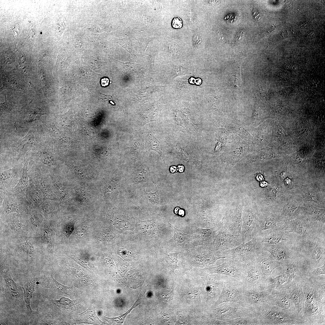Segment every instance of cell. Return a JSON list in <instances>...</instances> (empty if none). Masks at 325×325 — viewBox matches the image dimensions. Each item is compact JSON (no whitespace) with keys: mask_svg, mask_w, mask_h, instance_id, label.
<instances>
[{"mask_svg":"<svg viewBox=\"0 0 325 325\" xmlns=\"http://www.w3.org/2000/svg\"><path fill=\"white\" fill-rule=\"evenodd\" d=\"M1 274L5 282V293L7 301L13 306L23 307L25 302L22 288L14 281L8 270L2 271Z\"/></svg>","mask_w":325,"mask_h":325,"instance_id":"2e32d148","label":"cell"},{"mask_svg":"<svg viewBox=\"0 0 325 325\" xmlns=\"http://www.w3.org/2000/svg\"><path fill=\"white\" fill-rule=\"evenodd\" d=\"M288 277L285 273H281L274 278L272 277L268 281L267 289L270 292L284 283L287 282Z\"/></svg>","mask_w":325,"mask_h":325,"instance_id":"ab89813d","label":"cell"},{"mask_svg":"<svg viewBox=\"0 0 325 325\" xmlns=\"http://www.w3.org/2000/svg\"><path fill=\"white\" fill-rule=\"evenodd\" d=\"M36 281L34 279H29L26 282L22 288L23 292V297L27 310L29 313L33 312L30 306V301L33 292L35 291V288Z\"/></svg>","mask_w":325,"mask_h":325,"instance_id":"8d00e7d4","label":"cell"},{"mask_svg":"<svg viewBox=\"0 0 325 325\" xmlns=\"http://www.w3.org/2000/svg\"><path fill=\"white\" fill-rule=\"evenodd\" d=\"M49 301L60 308L66 309H71L76 305V300H72L65 297L59 300L51 299Z\"/></svg>","mask_w":325,"mask_h":325,"instance_id":"7bdbcfd3","label":"cell"},{"mask_svg":"<svg viewBox=\"0 0 325 325\" xmlns=\"http://www.w3.org/2000/svg\"><path fill=\"white\" fill-rule=\"evenodd\" d=\"M267 302L277 306L301 318L298 316L291 300L289 292V283L286 282L272 290L268 296Z\"/></svg>","mask_w":325,"mask_h":325,"instance_id":"5bb4252c","label":"cell"},{"mask_svg":"<svg viewBox=\"0 0 325 325\" xmlns=\"http://www.w3.org/2000/svg\"><path fill=\"white\" fill-rule=\"evenodd\" d=\"M25 196L29 204L35 207H38L47 199L41 190L30 179Z\"/></svg>","mask_w":325,"mask_h":325,"instance_id":"d6a6232c","label":"cell"},{"mask_svg":"<svg viewBox=\"0 0 325 325\" xmlns=\"http://www.w3.org/2000/svg\"><path fill=\"white\" fill-rule=\"evenodd\" d=\"M297 193L305 201L316 207L325 209V181L310 178L301 186Z\"/></svg>","mask_w":325,"mask_h":325,"instance_id":"8992f818","label":"cell"},{"mask_svg":"<svg viewBox=\"0 0 325 325\" xmlns=\"http://www.w3.org/2000/svg\"><path fill=\"white\" fill-rule=\"evenodd\" d=\"M228 325H258L257 319L253 315L237 318L227 321Z\"/></svg>","mask_w":325,"mask_h":325,"instance_id":"60d3db41","label":"cell"},{"mask_svg":"<svg viewBox=\"0 0 325 325\" xmlns=\"http://www.w3.org/2000/svg\"><path fill=\"white\" fill-rule=\"evenodd\" d=\"M258 325H306L304 320L291 314L280 307L268 302L250 307Z\"/></svg>","mask_w":325,"mask_h":325,"instance_id":"3957f363","label":"cell"},{"mask_svg":"<svg viewBox=\"0 0 325 325\" xmlns=\"http://www.w3.org/2000/svg\"><path fill=\"white\" fill-rule=\"evenodd\" d=\"M305 298L303 319L308 325L325 324V276H299Z\"/></svg>","mask_w":325,"mask_h":325,"instance_id":"6da1fadb","label":"cell"},{"mask_svg":"<svg viewBox=\"0 0 325 325\" xmlns=\"http://www.w3.org/2000/svg\"><path fill=\"white\" fill-rule=\"evenodd\" d=\"M283 229L299 236L310 234L316 231L309 222L306 215L285 222Z\"/></svg>","mask_w":325,"mask_h":325,"instance_id":"484cf974","label":"cell"},{"mask_svg":"<svg viewBox=\"0 0 325 325\" xmlns=\"http://www.w3.org/2000/svg\"><path fill=\"white\" fill-rule=\"evenodd\" d=\"M47 51L45 50H43L41 51L40 53V55L39 56L42 57H44L45 55L47 54Z\"/></svg>","mask_w":325,"mask_h":325,"instance_id":"6f0895ef","label":"cell"},{"mask_svg":"<svg viewBox=\"0 0 325 325\" xmlns=\"http://www.w3.org/2000/svg\"><path fill=\"white\" fill-rule=\"evenodd\" d=\"M304 204L306 215L314 229L325 233V209L316 207L305 201Z\"/></svg>","mask_w":325,"mask_h":325,"instance_id":"cb8c5ba5","label":"cell"},{"mask_svg":"<svg viewBox=\"0 0 325 325\" xmlns=\"http://www.w3.org/2000/svg\"><path fill=\"white\" fill-rule=\"evenodd\" d=\"M225 259V262L219 266L206 268V271L232 277L240 281L246 264L231 258Z\"/></svg>","mask_w":325,"mask_h":325,"instance_id":"ffe728a7","label":"cell"},{"mask_svg":"<svg viewBox=\"0 0 325 325\" xmlns=\"http://www.w3.org/2000/svg\"><path fill=\"white\" fill-rule=\"evenodd\" d=\"M222 306L210 310L211 316L217 320L227 321L231 320L252 315L250 308L244 307L232 302L224 303Z\"/></svg>","mask_w":325,"mask_h":325,"instance_id":"30bf717a","label":"cell"},{"mask_svg":"<svg viewBox=\"0 0 325 325\" xmlns=\"http://www.w3.org/2000/svg\"><path fill=\"white\" fill-rule=\"evenodd\" d=\"M256 244L269 252L278 261H283L286 259L292 260L302 258L294 243L288 242L283 241L273 244L256 243Z\"/></svg>","mask_w":325,"mask_h":325,"instance_id":"7c38bea8","label":"cell"},{"mask_svg":"<svg viewBox=\"0 0 325 325\" xmlns=\"http://www.w3.org/2000/svg\"><path fill=\"white\" fill-rule=\"evenodd\" d=\"M281 209H260L258 216L257 236L265 231L283 229L285 221L281 215Z\"/></svg>","mask_w":325,"mask_h":325,"instance_id":"9c48e42d","label":"cell"},{"mask_svg":"<svg viewBox=\"0 0 325 325\" xmlns=\"http://www.w3.org/2000/svg\"><path fill=\"white\" fill-rule=\"evenodd\" d=\"M256 240V237L248 242L224 251L227 258L246 264L255 260Z\"/></svg>","mask_w":325,"mask_h":325,"instance_id":"e0dca14e","label":"cell"},{"mask_svg":"<svg viewBox=\"0 0 325 325\" xmlns=\"http://www.w3.org/2000/svg\"><path fill=\"white\" fill-rule=\"evenodd\" d=\"M178 168H183V167L181 166H179ZM182 170H183V169H181V171Z\"/></svg>","mask_w":325,"mask_h":325,"instance_id":"91938a15","label":"cell"},{"mask_svg":"<svg viewBox=\"0 0 325 325\" xmlns=\"http://www.w3.org/2000/svg\"><path fill=\"white\" fill-rule=\"evenodd\" d=\"M224 122V128L228 132L236 135L245 141H252V136L240 123L232 120H227Z\"/></svg>","mask_w":325,"mask_h":325,"instance_id":"e575fe53","label":"cell"},{"mask_svg":"<svg viewBox=\"0 0 325 325\" xmlns=\"http://www.w3.org/2000/svg\"><path fill=\"white\" fill-rule=\"evenodd\" d=\"M23 156V166L21 178L14 187L6 191H2L6 194H25L26 190L29 180V164L27 155H25Z\"/></svg>","mask_w":325,"mask_h":325,"instance_id":"1f68e13d","label":"cell"},{"mask_svg":"<svg viewBox=\"0 0 325 325\" xmlns=\"http://www.w3.org/2000/svg\"><path fill=\"white\" fill-rule=\"evenodd\" d=\"M186 295L187 297L193 300L197 299L199 297L198 291L192 288L188 289L186 292Z\"/></svg>","mask_w":325,"mask_h":325,"instance_id":"681fc988","label":"cell"},{"mask_svg":"<svg viewBox=\"0 0 325 325\" xmlns=\"http://www.w3.org/2000/svg\"><path fill=\"white\" fill-rule=\"evenodd\" d=\"M243 205L236 203L226 207L222 224L232 234L241 239Z\"/></svg>","mask_w":325,"mask_h":325,"instance_id":"8fae6325","label":"cell"},{"mask_svg":"<svg viewBox=\"0 0 325 325\" xmlns=\"http://www.w3.org/2000/svg\"><path fill=\"white\" fill-rule=\"evenodd\" d=\"M277 164L272 171L274 176L289 196L297 193L310 178L307 169L295 166L287 160Z\"/></svg>","mask_w":325,"mask_h":325,"instance_id":"277c9868","label":"cell"},{"mask_svg":"<svg viewBox=\"0 0 325 325\" xmlns=\"http://www.w3.org/2000/svg\"><path fill=\"white\" fill-rule=\"evenodd\" d=\"M29 179L42 192L47 199L54 200L55 197L52 191L51 184L47 172L34 169L29 165Z\"/></svg>","mask_w":325,"mask_h":325,"instance_id":"603a6c76","label":"cell"},{"mask_svg":"<svg viewBox=\"0 0 325 325\" xmlns=\"http://www.w3.org/2000/svg\"><path fill=\"white\" fill-rule=\"evenodd\" d=\"M39 156L40 160L44 165L49 166L55 165L52 153L47 149H42L39 153Z\"/></svg>","mask_w":325,"mask_h":325,"instance_id":"b9f144b4","label":"cell"},{"mask_svg":"<svg viewBox=\"0 0 325 325\" xmlns=\"http://www.w3.org/2000/svg\"><path fill=\"white\" fill-rule=\"evenodd\" d=\"M0 202L2 213L5 215L13 212L22 213L26 205L29 204L25 194L7 195L2 191H0Z\"/></svg>","mask_w":325,"mask_h":325,"instance_id":"d6986e66","label":"cell"},{"mask_svg":"<svg viewBox=\"0 0 325 325\" xmlns=\"http://www.w3.org/2000/svg\"><path fill=\"white\" fill-rule=\"evenodd\" d=\"M279 156L277 153L271 150H255L245 156L237 163L242 166H245L252 163L269 160Z\"/></svg>","mask_w":325,"mask_h":325,"instance_id":"f1b7e54d","label":"cell"},{"mask_svg":"<svg viewBox=\"0 0 325 325\" xmlns=\"http://www.w3.org/2000/svg\"><path fill=\"white\" fill-rule=\"evenodd\" d=\"M3 103L0 104V112L2 114L9 115L13 113L17 109L18 106L8 103L6 100Z\"/></svg>","mask_w":325,"mask_h":325,"instance_id":"ee69618b","label":"cell"},{"mask_svg":"<svg viewBox=\"0 0 325 325\" xmlns=\"http://www.w3.org/2000/svg\"><path fill=\"white\" fill-rule=\"evenodd\" d=\"M298 235L288 232L283 229L263 231L257 236L256 243L276 244L283 241L294 243Z\"/></svg>","mask_w":325,"mask_h":325,"instance_id":"44dd1931","label":"cell"},{"mask_svg":"<svg viewBox=\"0 0 325 325\" xmlns=\"http://www.w3.org/2000/svg\"><path fill=\"white\" fill-rule=\"evenodd\" d=\"M242 243L241 239L232 234L222 224L214 245L215 248L221 252L233 249Z\"/></svg>","mask_w":325,"mask_h":325,"instance_id":"83f0119b","label":"cell"},{"mask_svg":"<svg viewBox=\"0 0 325 325\" xmlns=\"http://www.w3.org/2000/svg\"><path fill=\"white\" fill-rule=\"evenodd\" d=\"M41 285L44 288H48L54 290L61 294L70 296L71 295L72 288L65 286L57 281L52 274L46 277L41 282Z\"/></svg>","mask_w":325,"mask_h":325,"instance_id":"d590c367","label":"cell"},{"mask_svg":"<svg viewBox=\"0 0 325 325\" xmlns=\"http://www.w3.org/2000/svg\"><path fill=\"white\" fill-rule=\"evenodd\" d=\"M43 235L44 239L47 242L49 243V241L50 240V234L49 230L47 229H44L43 231Z\"/></svg>","mask_w":325,"mask_h":325,"instance_id":"db71d44e","label":"cell"},{"mask_svg":"<svg viewBox=\"0 0 325 325\" xmlns=\"http://www.w3.org/2000/svg\"><path fill=\"white\" fill-rule=\"evenodd\" d=\"M170 170L172 172H174L175 170V167L174 166H172L170 168Z\"/></svg>","mask_w":325,"mask_h":325,"instance_id":"680465c9","label":"cell"},{"mask_svg":"<svg viewBox=\"0 0 325 325\" xmlns=\"http://www.w3.org/2000/svg\"><path fill=\"white\" fill-rule=\"evenodd\" d=\"M299 276H296L291 282L289 283V292L298 316L304 320L305 298Z\"/></svg>","mask_w":325,"mask_h":325,"instance_id":"d4e9b609","label":"cell"},{"mask_svg":"<svg viewBox=\"0 0 325 325\" xmlns=\"http://www.w3.org/2000/svg\"><path fill=\"white\" fill-rule=\"evenodd\" d=\"M147 193V197L150 202L155 203L159 201V197L156 191L155 192H150Z\"/></svg>","mask_w":325,"mask_h":325,"instance_id":"816d5d0a","label":"cell"},{"mask_svg":"<svg viewBox=\"0 0 325 325\" xmlns=\"http://www.w3.org/2000/svg\"><path fill=\"white\" fill-rule=\"evenodd\" d=\"M11 227L13 230L17 232H21L22 227L24 224L20 222L17 217L13 218L11 221Z\"/></svg>","mask_w":325,"mask_h":325,"instance_id":"f6af8a7d","label":"cell"},{"mask_svg":"<svg viewBox=\"0 0 325 325\" xmlns=\"http://www.w3.org/2000/svg\"><path fill=\"white\" fill-rule=\"evenodd\" d=\"M147 289V286L144 287L143 290L141 291L140 296L138 297L136 301L135 302L133 306L125 313L122 315L115 317H108L104 316V320L107 321L110 324L112 325H121L124 322L126 317L130 312L133 308H135L137 306L140 304L143 299L144 295Z\"/></svg>","mask_w":325,"mask_h":325,"instance_id":"f35d334b","label":"cell"},{"mask_svg":"<svg viewBox=\"0 0 325 325\" xmlns=\"http://www.w3.org/2000/svg\"><path fill=\"white\" fill-rule=\"evenodd\" d=\"M240 282L245 287L267 289L268 282L255 260L246 264Z\"/></svg>","mask_w":325,"mask_h":325,"instance_id":"4fadbf2b","label":"cell"},{"mask_svg":"<svg viewBox=\"0 0 325 325\" xmlns=\"http://www.w3.org/2000/svg\"><path fill=\"white\" fill-rule=\"evenodd\" d=\"M255 150L252 142L245 141L231 133L225 150L221 154L226 169H232L244 157Z\"/></svg>","mask_w":325,"mask_h":325,"instance_id":"5b68a950","label":"cell"},{"mask_svg":"<svg viewBox=\"0 0 325 325\" xmlns=\"http://www.w3.org/2000/svg\"><path fill=\"white\" fill-rule=\"evenodd\" d=\"M255 260L262 272L264 278L267 281L272 277L273 271L282 266L284 263L275 259L268 252L256 244Z\"/></svg>","mask_w":325,"mask_h":325,"instance_id":"9a60e30c","label":"cell"},{"mask_svg":"<svg viewBox=\"0 0 325 325\" xmlns=\"http://www.w3.org/2000/svg\"><path fill=\"white\" fill-rule=\"evenodd\" d=\"M20 141L17 147H13V164H16L20 157L23 155L27 154L32 147L34 142L35 137L32 129Z\"/></svg>","mask_w":325,"mask_h":325,"instance_id":"f546056e","label":"cell"},{"mask_svg":"<svg viewBox=\"0 0 325 325\" xmlns=\"http://www.w3.org/2000/svg\"><path fill=\"white\" fill-rule=\"evenodd\" d=\"M225 277L221 275L215 276L206 274L202 277L206 286L207 305L214 304L219 298L223 288Z\"/></svg>","mask_w":325,"mask_h":325,"instance_id":"7402d4cb","label":"cell"},{"mask_svg":"<svg viewBox=\"0 0 325 325\" xmlns=\"http://www.w3.org/2000/svg\"><path fill=\"white\" fill-rule=\"evenodd\" d=\"M73 319L75 323H86L94 325L107 324L101 321L98 317L95 307L93 305L89 307L83 312L74 316Z\"/></svg>","mask_w":325,"mask_h":325,"instance_id":"836d02e7","label":"cell"},{"mask_svg":"<svg viewBox=\"0 0 325 325\" xmlns=\"http://www.w3.org/2000/svg\"><path fill=\"white\" fill-rule=\"evenodd\" d=\"M243 284L235 278L225 276L221 294L214 304L215 306L228 302H232L246 307L243 297Z\"/></svg>","mask_w":325,"mask_h":325,"instance_id":"52a82bcc","label":"cell"},{"mask_svg":"<svg viewBox=\"0 0 325 325\" xmlns=\"http://www.w3.org/2000/svg\"><path fill=\"white\" fill-rule=\"evenodd\" d=\"M182 20L179 17L174 18L172 21V26L174 28H180L182 27Z\"/></svg>","mask_w":325,"mask_h":325,"instance_id":"f907efd6","label":"cell"},{"mask_svg":"<svg viewBox=\"0 0 325 325\" xmlns=\"http://www.w3.org/2000/svg\"><path fill=\"white\" fill-rule=\"evenodd\" d=\"M178 254V253H173V254H171V257L172 258L171 260L172 261V264L173 266V268H174L175 269H176V268H178V266L177 265V262L178 261L177 260V255Z\"/></svg>","mask_w":325,"mask_h":325,"instance_id":"f5cc1de1","label":"cell"},{"mask_svg":"<svg viewBox=\"0 0 325 325\" xmlns=\"http://www.w3.org/2000/svg\"><path fill=\"white\" fill-rule=\"evenodd\" d=\"M306 215L304 201L297 193L289 197L283 206L281 213L285 222Z\"/></svg>","mask_w":325,"mask_h":325,"instance_id":"ac0fdd59","label":"cell"},{"mask_svg":"<svg viewBox=\"0 0 325 325\" xmlns=\"http://www.w3.org/2000/svg\"><path fill=\"white\" fill-rule=\"evenodd\" d=\"M47 113V110L44 107L35 105L30 107L25 113L24 122L28 123L37 120L42 121L41 116Z\"/></svg>","mask_w":325,"mask_h":325,"instance_id":"74e56055","label":"cell"},{"mask_svg":"<svg viewBox=\"0 0 325 325\" xmlns=\"http://www.w3.org/2000/svg\"><path fill=\"white\" fill-rule=\"evenodd\" d=\"M29 219L31 223L36 227H39L41 223V219L38 214L32 212L29 214Z\"/></svg>","mask_w":325,"mask_h":325,"instance_id":"c3c4849f","label":"cell"},{"mask_svg":"<svg viewBox=\"0 0 325 325\" xmlns=\"http://www.w3.org/2000/svg\"><path fill=\"white\" fill-rule=\"evenodd\" d=\"M14 168L0 172V191H6L14 187L17 183L22 175Z\"/></svg>","mask_w":325,"mask_h":325,"instance_id":"4dcf8cb0","label":"cell"},{"mask_svg":"<svg viewBox=\"0 0 325 325\" xmlns=\"http://www.w3.org/2000/svg\"><path fill=\"white\" fill-rule=\"evenodd\" d=\"M18 246L28 254H32L35 252L34 246L30 242L26 241L18 244Z\"/></svg>","mask_w":325,"mask_h":325,"instance_id":"bcb514c9","label":"cell"},{"mask_svg":"<svg viewBox=\"0 0 325 325\" xmlns=\"http://www.w3.org/2000/svg\"><path fill=\"white\" fill-rule=\"evenodd\" d=\"M260 208L256 203L243 205L241 239L243 243L257 237L258 213Z\"/></svg>","mask_w":325,"mask_h":325,"instance_id":"ba28073f","label":"cell"},{"mask_svg":"<svg viewBox=\"0 0 325 325\" xmlns=\"http://www.w3.org/2000/svg\"><path fill=\"white\" fill-rule=\"evenodd\" d=\"M308 275L317 276L325 274V263L322 266L316 268L309 269L308 270Z\"/></svg>","mask_w":325,"mask_h":325,"instance_id":"7dc6e473","label":"cell"},{"mask_svg":"<svg viewBox=\"0 0 325 325\" xmlns=\"http://www.w3.org/2000/svg\"><path fill=\"white\" fill-rule=\"evenodd\" d=\"M179 322L180 323H185V320L184 317L181 314H179L178 315Z\"/></svg>","mask_w":325,"mask_h":325,"instance_id":"9f6ffc18","label":"cell"},{"mask_svg":"<svg viewBox=\"0 0 325 325\" xmlns=\"http://www.w3.org/2000/svg\"><path fill=\"white\" fill-rule=\"evenodd\" d=\"M101 85L103 87H105L108 85L109 80L108 78L104 77L101 79Z\"/></svg>","mask_w":325,"mask_h":325,"instance_id":"11a10c76","label":"cell"},{"mask_svg":"<svg viewBox=\"0 0 325 325\" xmlns=\"http://www.w3.org/2000/svg\"><path fill=\"white\" fill-rule=\"evenodd\" d=\"M270 293L267 289L244 287L243 294L246 306L250 308L267 302L268 297Z\"/></svg>","mask_w":325,"mask_h":325,"instance_id":"4316f807","label":"cell"},{"mask_svg":"<svg viewBox=\"0 0 325 325\" xmlns=\"http://www.w3.org/2000/svg\"><path fill=\"white\" fill-rule=\"evenodd\" d=\"M294 245L310 269L320 267L325 263V234L298 235Z\"/></svg>","mask_w":325,"mask_h":325,"instance_id":"7a4b0ae2","label":"cell"}]
</instances>
